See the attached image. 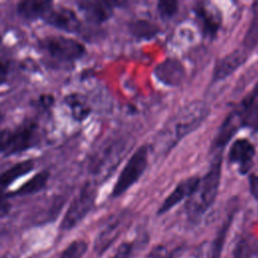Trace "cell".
Listing matches in <instances>:
<instances>
[{"mask_svg": "<svg viewBox=\"0 0 258 258\" xmlns=\"http://www.w3.org/2000/svg\"><path fill=\"white\" fill-rule=\"evenodd\" d=\"M209 113V106L202 100H195L180 108L157 133L153 143L154 151L167 153L183 137L198 129Z\"/></svg>", "mask_w": 258, "mask_h": 258, "instance_id": "cell-1", "label": "cell"}, {"mask_svg": "<svg viewBox=\"0 0 258 258\" xmlns=\"http://www.w3.org/2000/svg\"><path fill=\"white\" fill-rule=\"evenodd\" d=\"M220 153L215 156L210 169L200 179L197 189L185 204L186 213L191 219H197L207 212L218 196L222 173V156Z\"/></svg>", "mask_w": 258, "mask_h": 258, "instance_id": "cell-2", "label": "cell"}, {"mask_svg": "<svg viewBox=\"0 0 258 258\" xmlns=\"http://www.w3.org/2000/svg\"><path fill=\"white\" fill-rule=\"evenodd\" d=\"M38 143V125L25 121L15 128L0 130V154L11 156L24 152Z\"/></svg>", "mask_w": 258, "mask_h": 258, "instance_id": "cell-3", "label": "cell"}, {"mask_svg": "<svg viewBox=\"0 0 258 258\" xmlns=\"http://www.w3.org/2000/svg\"><path fill=\"white\" fill-rule=\"evenodd\" d=\"M37 44L45 54L62 62H75L87 52L83 42L64 35H47L38 39Z\"/></svg>", "mask_w": 258, "mask_h": 258, "instance_id": "cell-4", "label": "cell"}, {"mask_svg": "<svg viewBox=\"0 0 258 258\" xmlns=\"http://www.w3.org/2000/svg\"><path fill=\"white\" fill-rule=\"evenodd\" d=\"M148 165V147L142 145L138 147L130 156L122 171L120 172L117 181L112 189L113 198L120 197L129 189L144 173Z\"/></svg>", "mask_w": 258, "mask_h": 258, "instance_id": "cell-5", "label": "cell"}, {"mask_svg": "<svg viewBox=\"0 0 258 258\" xmlns=\"http://www.w3.org/2000/svg\"><path fill=\"white\" fill-rule=\"evenodd\" d=\"M96 195L97 194L94 184L91 182L84 184L79 194L73 199L71 205L69 206L60 223V229L68 231L76 227L93 208Z\"/></svg>", "mask_w": 258, "mask_h": 258, "instance_id": "cell-6", "label": "cell"}, {"mask_svg": "<svg viewBox=\"0 0 258 258\" xmlns=\"http://www.w3.org/2000/svg\"><path fill=\"white\" fill-rule=\"evenodd\" d=\"M230 114L240 127L258 131V83Z\"/></svg>", "mask_w": 258, "mask_h": 258, "instance_id": "cell-7", "label": "cell"}, {"mask_svg": "<svg viewBox=\"0 0 258 258\" xmlns=\"http://www.w3.org/2000/svg\"><path fill=\"white\" fill-rule=\"evenodd\" d=\"M129 223L130 214L127 212H122L114 216L97 236L94 247L95 251L98 254H102L106 251Z\"/></svg>", "mask_w": 258, "mask_h": 258, "instance_id": "cell-8", "label": "cell"}, {"mask_svg": "<svg viewBox=\"0 0 258 258\" xmlns=\"http://www.w3.org/2000/svg\"><path fill=\"white\" fill-rule=\"evenodd\" d=\"M47 25L69 33L78 32L81 28V20L77 13L68 7H52L42 19Z\"/></svg>", "mask_w": 258, "mask_h": 258, "instance_id": "cell-9", "label": "cell"}, {"mask_svg": "<svg viewBox=\"0 0 258 258\" xmlns=\"http://www.w3.org/2000/svg\"><path fill=\"white\" fill-rule=\"evenodd\" d=\"M255 156L254 145L246 138H240L233 142L229 150V162L238 165L241 174H246L253 165Z\"/></svg>", "mask_w": 258, "mask_h": 258, "instance_id": "cell-10", "label": "cell"}, {"mask_svg": "<svg viewBox=\"0 0 258 258\" xmlns=\"http://www.w3.org/2000/svg\"><path fill=\"white\" fill-rule=\"evenodd\" d=\"M249 51L245 48H236L226 56L220 58L213 71V81H223L240 68L248 58Z\"/></svg>", "mask_w": 258, "mask_h": 258, "instance_id": "cell-11", "label": "cell"}, {"mask_svg": "<svg viewBox=\"0 0 258 258\" xmlns=\"http://www.w3.org/2000/svg\"><path fill=\"white\" fill-rule=\"evenodd\" d=\"M77 6L87 20L93 23H103L113 15L114 3L110 1H79Z\"/></svg>", "mask_w": 258, "mask_h": 258, "instance_id": "cell-12", "label": "cell"}, {"mask_svg": "<svg viewBox=\"0 0 258 258\" xmlns=\"http://www.w3.org/2000/svg\"><path fill=\"white\" fill-rule=\"evenodd\" d=\"M154 75L160 83L169 87H174L182 82L185 71L178 59L169 57L156 66Z\"/></svg>", "mask_w": 258, "mask_h": 258, "instance_id": "cell-13", "label": "cell"}, {"mask_svg": "<svg viewBox=\"0 0 258 258\" xmlns=\"http://www.w3.org/2000/svg\"><path fill=\"white\" fill-rule=\"evenodd\" d=\"M200 179L201 178L199 176H190L181 180L175 186V188L168 195V197L163 201L162 205L157 211V214H164L185 198H189L197 189Z\"/></svg>", "mask_w": 258, "mask_h": 258, "instance_id": "cell-14", "label": "cell"}, {"mask_svg": "<svg viewBox=\"0 0 258 258\" xmlns=\"http://www.w3.org/2000/svg\"><path fill=\"white\" fill-rule=\"evenodd\" d=\"M195 11L201 21L204 34L210 38L215 37L222 23L221 13L217 7L211 3H201Z\"/></svg>", "mask_w": 258, "mask_h": 258, "instance_id": "cell-15", "label": "cell"}, {"mask_svg": "<svg viewBox=\"0 0 258 258\" xmlns=\"http://www.w3.org/2000/svg\"><path fill=\"white\" fill-rule=\"evenodd\" d=\"M52 7L53 2L51 1L25 0L17 3L16 11L24 19L36 20L43 19Z\"/></svg>", "mask_w": 258, "mask_h": 258, "instance_id": "cell-16", "label": "cell"}, {"mask_svg": "<svg viewBox=\"0 0 258 258\" xmlns=\"http://www.w3.org/2000/svg\"><path fill=\"white\" fill-rule=\"evenodd\" d=\"M49 176H50V173L48 170L38 171L35 174H33L32 177H30L24 183H22L20 186H18L16 189L9 192L8 196L10 198V197L34 195L36 192H39L46 186Z\"/></svg>", "mask_w": 258, "mask_h": 258, "instance_id": "cell-17", "label": "cell"}, {"mask_svg": "<svg viewBox=\"0 0 258 258\" xmlns=\"http://www.w3.org/2000/svg\"><path fill=\"white\" fill-rule=\"evenodd\" d=\"M35 166L32 159L21 160L0 173V189H4L16 179L29 173Z\"/></svg>", "mask_w": 258, "mask_h": 258, "instance_id": "cell-18", "label": "cell"}, {"mask_svg": "<svg viewBox=\"0 0 258 258\" xmlns=\"http://www.w3.org/2000/svg\"><path fill=\"white\" fill-rule=\"evenodd\" d=\"M63 102L70 109L73 119L77 122H83L90 116L92 112L91 106L89 105L85 97H83L80 94H68L64 96Z\"/></svg>", "mask_w": 258, "mask_h": 258, "instance_id": "cell-19", "label": "cell"}, {"mask_svg": "<svg viewBox=\"0 0 258 258\" xmlns=\"http://www.w3.org/2000/svg\"><path fill=\"white\" fill-rule=\"evenodd\" d=\"M258 44V1L252 4V17L243 40V48L251 51Z\"/></svg>", "mask_w": 258, "mask_h": 258, "instance_id": "cell-20", "label": "cell"}, {"mask_svg": "<svg viewBox=\"0 0 258 258\" xmlns=\"http://www.w3.org/2000/svg\"><path fill=\"white\" fill-rule=\"evenodd\" d=\"M129 30L137 38L149 39L158 32V27L146 20H136L129 24Z\"/></svg>", "mask_w": 258, "mask_h": 258, "instance_id": "cell-21", "label": "cell"}, {"mask_svg": "<svg viewBox=\"0 0 258 258\" xmlns=\"http://www.w3.org/2000/svg\"><path fill=\"white\" fill-rule=\"evenodd\" d=\"M88 244L81 239L73 241L61 253L60 258H83L87 252Z\"/></svg>", "mask_w": 258, "mask_h": 258, "instance_id": "cell-22", "label": "cell"}, {"mask_svg": "<svg viewBox=\"0 0 258 258\" xmlns=\"http://www.w3.org/2000/svg\"><path fill=\"white\" fill-rule=\"evenodd\" d=\"M178 10V2L173 0H163L157 3V11L164 19H169Z\"/></svg>", "mask_w": 258, "mask_h": 258, "instance_id": "cell-23", "label": "cell"}, {"mask_svg": "<svg viewBox=\"0 0 258 258\" xmlns=\"http://www.w3.org/2000/svg\"><path fill=\"white\" fill-rule=\"evenodd\" d=\"M54 103V98L52 95H48V94H45V95H41L38 97V99L34 102L35 106H37L38 108L40 109H43V110H48L52 107Z\"/></svg>", "mask_w": 258, "mask_h": 258, "instance_id": "cell-24", "label": "cell"}, {"mask_svg": "<svg viewBox=\"0 0 258 258\" xmlns=\"http://www.w3.org/2000/svg\"><path fill=\"white\" fill-rule=\"evenodd\" d=\"M10 68V61L4 57H0V85H3L7 82Z\"/></svg>", "mask_w": 258, "mask_h": 258, "instance_id": "cell-25", "label": "cell"}, {"mask_svg": "<svg viewBox=\"0 0 258 258\" xmlns=\"http://www.w3.org/2000/svg\"><path fill=\"white\" fill-rule=\"evenodd\" d=\"M9 196L7 192H4L3 189H0V218L7 215L10 211V203L8 201Z\"/></svg>", "mask_w": 258, "mask_h": 258, "instance_id": "cell-26", "label": "cell"}, {"mask_svg": "<svg viewBox=\"0 0 258 258\" xmlns=\"http://www.w3.org/2000/svg\"><path fill=\"white\" fill-rule=\"evenodd\" d=\"M130 253H131V245L128 243H123L119 246V248L111 258H128Z\"/></svg>", "mask_w": 258, "mask_h": 258, "instance_id": "cell-27", "label": "cell"}, {"mask_svg": "<svg viewBox=\"0 0 258 258\" xmlns=\"http://www.w3.org/2000/svg\"><path fill=\"white\" fill-rule=\"evenodd\" d=\"M249 189L252 197L258 201V175L250 174L249 175Z\"/></svg>", "mask_w": 258, "mask_h": 258, "instance_id": "cell-28", "label": "cell"}, {"mask_svg": "<svg viewBox=\"0 0 258 258\" xmlns=\"http://www.w3.org/2000/svg\"><path fill=\"white\" fill-rule=\"evenodd\" d=\"M234 258H245V252H244V247L242 245H237L235 253H234Z\"/></svg>", "mask_w": 258, "mask_h": 258, "instance_id": "cell-29", "label": "cell"}, {"mask_svg": "<svg viewBox=\"0 0 258 258\" xmlns=\"http://www.w3.org/2000/svg\"><path fill=\"white\" fill-rule=\"evenodd\" d=\"M2 121H3V115H2V113L0 112V124L2 123Z\"/></svg>", "mask_w": 258, "mask_h": 258, "instance_id": "cell-30", "label": "cell"}]
</instances>
